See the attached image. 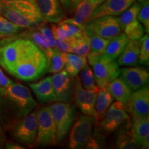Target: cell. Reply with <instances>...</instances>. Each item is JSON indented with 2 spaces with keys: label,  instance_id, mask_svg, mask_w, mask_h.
Instances as JSON below:
<instances>
[{
  "label": "cell",
  "instance_id": "obj_1",
  "mask_svg": "<svg viewBox=\"0 0 149 149\" xmlns=\"http://www.w3.org/2000/svg\"><path fill=\"white\" fill-rule=\"evenodd\" d=\"M0 66L24 81H32L48 72L49 60L35 44L19 35L0 40Z\"/></svg>",
  "mask_w": 149,
  "mask_h": 149
},
{
  "label": "cell",
  "instance_id": "obj_2",
  "mask_svg": "<svg viewBox=\"0 0 149 149\" xmlns=\"http://www.w3.org/2000/svg\"><path fill=\"white\" fill-rule=\"evenodd\" d=\"M36 107L37 102L26 86L13 81L8 86L0 87V122L3 130Z\"/></svg>",
  "mask_w": 149,
  "mask_h": 149
},
{
  "label": "cell",
  "instance_id": "obj_3",
  "mask_svg": "<svg viewBox=\"0 0 149 149\" xmlns=\"http://www.w3.org/2000/svg\"><path fill=\"white\" fill-rule=\"evenodd\" d=\"M0 14L27 29H37L46 23L36 0H0Z\"/></svg>",
  "mask_w": 149,
  "mask_h": 149
},
{
  "label": "cell",
  "instance_id": "obj_4",
  "mask_svg": "<svg viewBox=\"0 0 149 149\" xmlns=\"http://www.w3.org/2000/svg\"><path fill=\"white\" fill-rule=\"evenodd\" d=\"M56 128V141L59 144L66 137L76 115V107L71 102H57L48 106Z\"/></svg>",
  "mask_w": 149,
  "mask_h": 149
},
{
  "label": "cell",
  "instance_id": "obj_5",
  "mask_svg": "<svg viewBox=\"0 0 149 149\" xmlns=\"http://www.w3.org/2000/svg\"><path fill=\"white\" fill-rule=\"evenodd\" d=\"M88 63L92 67L96 85L98 88L106 86L111 80L120 76V66L115 61L110 60L104 54H91L87 55Z\"/></svg>",
  "mask_w": 149,
  "mask_h": 149
},
{
  "label": "cell",
  "instance_id": "obj_6",
  "mask_svg": "<svg viewBox=\"0 0 149 149\" xmlns=\"http://www.w3.org/2000/svg\"><path fill=\"white\" fill-rule=\"evenodd\" d=\"M37 112L31 111L29 114L14 122L6 131L19 144L32 147L34 146L37 136Z\"/></svg>",
  "mask_w": 149,
  "mask_h": 149
},
{
  "label": "cell",
  "instance_id": "obj_7",
  "mask_svg": "<svg viewBox=\"0 0 149 149\" xmlns=\"http://www.w3.org/2000/svg\"><path fill=\"white\" fill-rule=\"evenodd\" d=\"M37 136L35 145L40 146H56V128L48 107L37 111Z\"/></svg>",
  "mask_w": 149,
  "mask_h": 149
},
{
  "label": "cell",
  "instance_id": "obj_8",
  "mask_svg": "<svg viewBox=\"0 0 149 149\" xmlns=\"http://www.w3.org/2000/svg\"><path fill=\"white\" fill-rule=\"evenodd\" d=\"M94 117L81 115L74 123L69 134L68 147L71 149H79L84 147L92 135Z\"/></svg>",
  "mask_w": 149,
  "mask_h": 149
},
{
  "label": "cell",
  "instance_id": "obj_9",
  "mask_svg": "<svg viewBox=\"0 0 149 149\" xmlns=\"http://www.w3.org/2000/svg\"><path fill=\"white\" fill-rule=\"evenodd\" d=\"M86 29L103 38L111 40L122 33L118 17L106 15L97 17L86 24Z\"/></svg>",
  "mask_w": 149,
  "mask_h": 149
},
{
  "label": "cell",
  "instance_id": "obj_10",
  "mask_svg": "<svg viewBox=\"0 0 149 149\" xmlns=\"http://www.w3.org/2000/svg\"><path fill=\"white\" fill-rule=\"evenodd\" d=\"M129 119L124 104L117 101L111 104L100 124L103 132L110 134L120 128L123 123Z\"/></svg>",
  "mask_w": 149,
  "mask_h": 149
},
{
  "label": "cell",
  "instance_id": "obj_11",
  "mask_svg": "<svg viewBox=\"0 0 149 149\" xmlns=\"http://www.w3.org/2000/svg\"><path fill=\"white\" fill-rule=\"evenodd\" d=\"M126 111L132 116L146 117L149 112V87L148 85L133 91L124 104Z\"/></svg>",
  "mask_w": 149,
  "mask_h": 149
},
{
  "label": "cell",
  "instance_id": "obj_12",
  "mask_svg": "<svg viewBox=\"0 0 149 149\" xmlns=\"http://www.w3.org/2000/svg\"><path fill=\"white\" fill-rule=\"evenodd\" d=\"M74 80V88L73 97L76 106L84 115L95 117V101L98 91L86 90L83 88L81 81L77 75Z\"/></svg>",
  "mask_w": 149,
  "mask_h": 149
},
{
  "label": "cell",
  "instance_id": "obj_13",
  "mask_svg": "<svg viewBox=\"0 0 149 149\" xmlns=\"http://www.w3.org/2000/svg\"><path fill=\"white\" fill-rule=\"evenodd\" d=\"M73 78L66 70H61V71L54 73L53 75L51 76L57 102H72L74 88Z\"/></svg>",
  "mask_w": 149,
  "mask_h": 149
},
{
  "label": "cell",
  "instance_id": "obj_14",
  "mask_svg": "<svg viewBox=\"0 0 149 149\" xmlns=\"http://www.w3.org/2000/svg\"><path fill=\"white\" fill-rule=\"evenodd\" d=\"M120 76L132 92L148 84L149 80L148 70L138 66L122 68Z\"/></svg>",
  "mask_w": 149,
  "mask_h": 149
},
{
  "label": "cell",
  "instance_id": "obj_15",
  "mask_svg": "<svg viewBox=\"0 0 149 149\" xmlns=\"http://www.w3.org/2000/svg\"><path fill=\"white\" fill-rule=\"evenodd\" d=\"M135 1V0H105L93 10L88 22L102 16L120 15Z\"/></svg>",
  "mask_w": 149,
  "mask_h": 149
},
{
  "label": "cell",
  "instance_id": "obj_16",
  "mask_svg": "<svg viewBox=\"0 0 149 149\" xmlns=\"http://www.w3.org/2000/svg\"><path fill=\"white\" fill-rule=\"evenodd\" d=\"M46 22L58 24L65 19L62 6L59 0H36Z\"/></svg>",
  "mask_w": 149,
  "mask_h": 149
},
{
  "label": "cell",
  "instance_id": "obj_17",
  "mask_svg": "<svg viewBox=\"0 0 149 149\" xmlns=\"http://www.w3.org/2000/svg\"><path fill=\"white\" fill-rule=\"evenodd\" d=\"M29 86L37 100L42 103L57 102L51 76L46 77L37 82L31 83Z\"/></svg>",
  "mask_w": 149,
  "mask_h": 149
},
{
  "label": "cell",
  "instance_id": "obj_18",
  "mask_svg": "<svg viewBox=\"0 0 149 149\" xmlns=\"http://www.w3.org/2000/svg\"><path fill=\"white\" fill-rule=\"evenodd\" d=\"M132 132L135 141L141 148L149 146V117H133Z\"/></svg>",
  "mask_w": 149,
  "mask_h": 149
},
{
  "label": "cell",
  "instance_id": "obj_19",
  "mask_svg": "<svg viewBox=\"0 0 149 149\" xmlns=\"http://www.w3.org/2000/svg\"><path fill=\"white\" fill-rule=\"evenodd\" d=\"M139 40H130L117 58V64L121 66H135L137 65L139 60Z\"/></svg>",
  "mask_w": 149,
  "mask_h": 149
},
{
  "label": "cell",
  "instance_id": "obj_20",
  "mask_svg": "<svg viewBox=\"0 0 149 149\" xmlns=\"http://www.w3.org/2000/svg\"><path fill=\"white\" fill-rule=\"evenodd\" d=\"M95 8L90 2L86 0H81L75 7V15L72 18L64 19L61 22L72 24L77 26L81 30L85 31L86 24L88 22V18Z\"/></svg>",
  "mask_w": 149,
  "mask_h": 149
},
{
  "label": "cell",
  "instance_id": "obj_21",
  "mask_svg": "<svg viewBox=\"0 0 149 149\" xmlns=\"http://www.w3.org/2000/svg\"><path fill=\"white\" fill-rule=\"evenodd\" d=\"M113 97L110 93L107 85L98 88L97 94L95 105V123L99 124L104 118V115L107 113L112 102H113Z\"/></svg>",
  "mask_w": 149,
  "mask_h": 149
},
{
  "label": "cell",
  "instance_id": "obj_22",
  "mask_svg": "<svg viewBox=\"0 0 149 149\" xmlns=\"http://www.w3.org/2000/svg\"><path fill=\"white\" fill-rule=\"evenodd\" d=\"M120 126L116 140L117 148L120 149L139 148V144L133 137L132 124L130 120L126 121Z\"/></svg>",
  "mask_w": 149,
  "mask_h": 149
},
{
  "label": "cell",
  "instance_id": "obj_23",
  "mask_svg": "<svg viewBox=\"0 0 149 149\" xmlns=\"http://www.w3.org/2000/svg\"><path fill=\"white\" fill-rule=\"evenodd\" d=\"M107 86L113 99H115L117 101L122 102L124 104L127 102L132 93V91L128 88V86L120 77L111 80L107 84Z\"/></svg>",
  "mask_w": 149,
  "mask_h": 149
},
{
  "label": "cell",
  "instance_id": "obj_24",
  "mask_svg": "<svg viewBox=\"0 0 149 149\" xmlns=\"http://www.w3.org/2000/svg\"><path fill=\"white\" fill-rule=\"evenodd\" d=\"M129 40L124 33H121L109 40L104 51V55L110 60L115 61L122 53Z\"/></svg>",
  "mask_w": 149,
  "mask_h": 149
},
{
  "label": "cell",
  "instance_id": "obj_25",
  "mask_svg": "<svg viewBox=\"0 0 149 149\" xmlns=\"http://www.w3.org/2000/svg\"><path fill=\"white\" fill-rule=\"evenodd\" d=\"M31 40L37 47L45 54L49 60L53 53V48L49 46L47 41L44 38L42 33L37 29H26L23 32L18 34Z\"/></svg>",
  "mask_w": 149,
  "mask_h": 149
},
{
  "label": "cell",
  "instance_id": "obj_26",
  "mask_svg": "<svg viewBox=\"0 0 149 149\" xmlns=\"http://www.w3.org/2000/svg\"><path fill=\"white\" fill-rule=\"evenodd\" d=\"M65 68L72 77L78 75L80 70L87 65V57L71 53H65Z\"/></svg>",
  "mask_w": 149,
  "mask_h": 149
},
{
  "label": "cell",
  "instance_id": "obj_27",
  "mask_svg": "<svg viewBox=\"0 0 149 149\" xmlns=\"http://www.w3.org/2000/svg\"><path fill=\"white\" fill-rule=\"evenodd\" d=\"M26 29L17 25L0 14V40L6 37L18 35Z\"/></svg>",
  "mask_w": 149,
  "mask_h": 149
},
{
  "label": "cell",
  "instance_id": "obj_28",
  "mask_svg": "<svg viewBox=\"0 0 149 149\" xmlns=\"http://www.w3.org/2000/svg\"><path fill=\"white\" fill-rule=\"evenodd\" d=\"M85 32L90 38V52L91 54H104L109 40L99 36L90 30L86 29Z\"/></svg>",
  "mask_w": 149,
  "mask_h": 149
},
{
  "label": "cell",
  "instance_id": "obj_29",
  "mask_svg": "<svg viewBox=\"0 0 149 149\" xmlns=\"http://www.w3.org/2000/svg\"><path fill=\"white\" fill-rule=\"evenodd\" d=\"M89 52H90V38L86 33L82 37L72 39L71 40L70 53L87 57Z\"/></svg>",
  "mask_w": 149,
  "mask_h": 149
},
{
  "label": "cell",
  "instance_id": "obj_30",
  "mask_svg": "<svg viewBox=\"0 0 149 149\" xmlns=\"http://www.w3.org/2000/svg\"><path fill=\"white\" fill-rule=\"evenodd\" d=\"M65 61V52L61 51L57 47L53 48V53L49 59L48 72L54 74L61 71L64 69Z\"/></svg>",
  "mask_w": 149,
  "mask_h": 149
},
{
  "label": "cell",
  "instance_id": "obj_31",
  "mask_svg": "<svg viewBox=\"0 0 149 149\" xmlns=\"http://www.w3.org/2000/svg\"><path fill=\"white\" fill-rule=\"evenodd\" d=\"M79 72V78L83 88L86 90L98 91L99 88L96 85L92 68L87 64Z\"/></svg>",
  "mask_w": 149,
  "mask_h": 149
},
{
  "label": "cell",
  "instance_id": "obj_32",
  "mask_svg": "<svg viewBox=\"0 0 149 149\" xmlns=\"http://www.w3.org/2000/svg\"><path fill=\"white\" fill-rule=\"evenodd\" d=\"M140 7V3L135 1L129 8L126 9L120 15V17L118 18V19L122 31L128 24L137 19V15H138Z\"/></svg>",
  "mask_w": 149,
  "mask_h": 149
},
{
  "label": "cell",
  "instance_id": "obj_33",
  "mask_svg": "<svg viewBox=\"0 0 149 149\" xmlns=\"http://www.w3.org/2000/svg\"><path fill=\"white\" fill-rule=\"evenodd\" d=\"M122 31L129 40H139L144 35L145 33L144 27L138 21V19H136L126 25L122 29Z\"/></svg>",
  "mask_w": 149,
  "mask_h": 149
},
{
  "label": "cell",
  "instance_id": "obj_34",
  "mask_svg": "<svg viewBox=\"0 0 149 149\" xmlns=\"http://www.w3.org/2000/svg\"><path fill=\"white\" fill-rule=\"evenodd\" d=\"M139 55L138 62L141 64L148 66L149 63V36L147 33L139 39Z\"/></svg>",
  "mask_w": 149,
  "mask_h": 149
},
{
  "label": "cell",
  "instance_id": "obj_35",
  "mask_svg": "<svg viewBox=\"0 0 149 149\" xmlns=\"http://www.w3.org/2000/svg\"><path fill=\"white\" fill-rule=\"evenodd\" d=\"M58 24L64 30V31L67 35V37H68L69 40L79 38V37H82L83 35L86 34L84 31L81 30L77 26L74 25L72 24L60 22L59 23H58Z\"/></svg>",
  "mask_w": 149,
  "mask_h": 149
},
{
  "label": "cell",
  "instance_id": "obj_36",
  "mask_svg": "<svg viewBox=\"0 0 149 149\" xmlns=\"http://www.w3.org/2000/svg\"><path fill=\"white\" fill-rule=\"evenodd\" d=\"M141 7L139 9L137 19L144 27L145 32H149V1H146L142 4H140Z\"/></svg>",
  "mask_w": 149,
  "mask_h": 149
},
{
  "label": "cell",
  "instance_id": "obj_37",
  "mask_svg": "<svg viewBox=\"0 0 149 149\" xmlns=\"http://www.w3.org/2000/svg\"><path fill=\"white\" fill-rule=\"evenodd\" d=\"M37 30L42 33V35L44 37V38L46 39V40L47 41L48 44H49V46H51V48L56 47L55 44V41H54V37L53 33H52L51 28L46 26L45 24H44V25L39 27Z\"/></svg>",
  "mask_w": 149,
  "mask_h": 149
},
{
  "label": "cell",
  "instance_id": "obj_38",
  "mask_svg": "<svg viewBox=\"0 0 149 149\" xmlns=\"http://www.w3.org/2000/svg\"><path fill=\"white\" fill-rule=\"evenodd\" d=\"M51 29L52 33H53L54 40H68V39L64 30L59 24L52 23L51 26Z\"/></svg>",
  "mask_w": 149,
  "mask_h": 149
},
{
  "label": "cell",
  "instance_id": "obj_39",
  "mask_svg": "<svg viewBox=\"0 0 149 149\" xmlns=\"http://www.w3.org/2000/svg\"><path fill=\"white\" fill-rule=\"evenodd\" d=\"M71 40H54L55 41V46L61 51L65 52V53H70L71 49Z\"/></svg>",
  "mask_w": 149,
  "mask_h": 149
},
{
  "label": "cell",
  "instance_id": "obj_40",
  "mask_svg": "<svg viewBox=\"0 0 149 149\" xmlns=\"http://www.w3.org/2000/svg\"><path fill=\"white\" fill-rule=\"evenodd\" d=\"M12 82L13 81H11V79L6 76L1 68H0V87H7L10 84H12Z\"/></svg>",
  "mask_w": 149,
  "mask_h": 149
},
{
  "label": "cell",
  "instance_id": "obj_41",
  "mask_svg": "<svg viewBox=\"0 0 149 149\" xmlns=\"http://www.w3.org/2000/svg\"><path fill=\"white\" fill-rule=\"evenodd\" d=\"M84 148L88 149L100 148V144H99L98 141L97 140V139L91 137V138L88 139V141L86 142V144H85Z\"/></svg>",
  "mask_w": 149,
  "mask_h": 149
},
{
  "label": "cell",
  "instance_id": "obj_42",
  "mask_svg": "<svg viewBox=\"0 0 149 149\" xmlns=\"http://www.w3.org/2000/svg\"><path fill=\"white\" fill-rule=\"evenodd\" d=\"M59 1L61 3L63 8L66 10L70 11L71 8H72L71 0H59Z\"/></svg>",
  "mask_w": 149,
  "mask_h": 149
},
{
  "label": "cell",
  "instance_id": "obj_43",
  "mask_svg": "<svg viewBox=\"0 0 149 149\" xmlns=\"http://www.w3.org/2000/svg\"><path fill=\"white\" fill-rule=\"evenodd\" d=\"M6 148L11 149H22L24 148V147L22 146L21 145L14 142H8L6 144Z\"/></svg>",
  "mask_w": 149,
  "mask_h": 149
},
{
  "label": "cell",
  "instance_id": "obj_44",
  "mask_svg": "<svg viewBox=\"0 0 149 149\" xmlns=\"http://www.w3.org/2000/svg\"><path fill=\"white\" fill-rule=\"evenodd\" d=\"M5 142V135L4 132H3V129L1 126V122H0V148L3 146V144Z\"/></svg>",
  "mask_w": 149,
  "mask_h": 149
},
{
  "label": "cell",
  "instance_id": "obj_45",
  "mask_svg": "<svg viewBox=\"0 0 149 149\" xmlns=\"http://www.w3.org/2000/svg\"><path fill=\"white\" fill-rule=\"evenodd\" d=\"M88 2H90L93 6H94L95 7H97L98 6H100L102 3H103L105 0H86Z\"/></svg>",
  "mask_w": 149,
  "mask_h": 149
},
{
  "label": "cell",
  "instance_id": "obj_46",
  "mask_svg": "<svg viewBox=\"0 0 149 149\" xmlns=\"http://www.w3.org/2000/svg\"><path fill=\"white\" fill-rule=\"evenodd\" d=\"M80 1H81V0H71V3H72V8H75L76 6H77V5L78 4V3H79Z\"/></svg>",
  "mask_w": 149,
  "mask_h": 149
},
{
  "label": "cell",
  "instance_id": "obj_47",
  "mask_svg": "<svg viewBox=\"0 0 149 149\" xmlns=\"http://www.w3.org/2000/svg\"><path fill=\"white\" fill-rule=\"evenodd\" d=\"M148 1V0H137V1H138L139 3H140V4H142V3L146 2V1Z\"/></svg>",
  "mask_w": 149,
  "mask_h": 149
}]
</instances>
